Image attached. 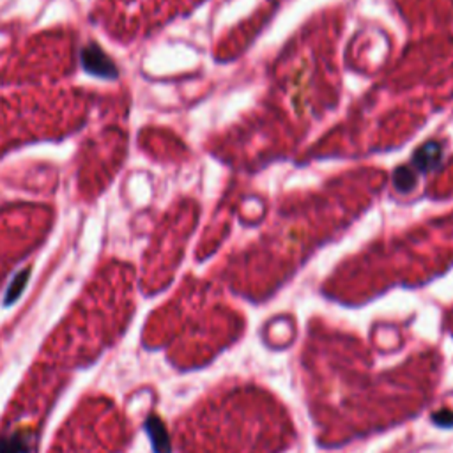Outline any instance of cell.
<instances>
[{"label":"cell","mask_w":453,"mask_h":453,"mask_svg":"<svg viewBox=\"0 0 453 453\" xmlns=\"http://www.w3.org/2000/svg\"><path fill=\"white\" fill-rule=\"evenodd\" d=\"M416 185V178L411 172L409 167H400L399 170L395 172V186L400 190V192L407 193L409 190L414 188Z\"/></svg>","instance_id":"cell-3"},{"label":"cell","mask_w":453,"mask_h":453,"mask_svg":"<svg viewBox=\"0 0 453 453\" xmlns=\"http://www.w3.org/2000/svg\"><path fill=\"white\" fill-rule=\"evenodd\" d=\"M82 58H84V68L87 69L89 73H92V75H98V77L105 78L117 77L116 66H113L112 61H110L98 46H94V44L85 48L84 54H82Z\"/></svg>","instance_id":"cell-1"},{"label":"cell","mask_w":453,"mask_h":453,"mask_svg":"<svg viewBox=\"0 0 453 453\" xmlns=\"http://www.w3.org/2000/svg\"><path fill=\"white\" fill-rule=\"evenodd\" d=\"M441 160V145L438 142H428V144L421 145L413 156L414 168L420 172H427L434 167L438 161Z\"/></svg>","instance_id":"cell-2"}]
</instances>
